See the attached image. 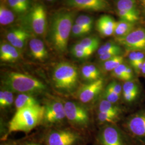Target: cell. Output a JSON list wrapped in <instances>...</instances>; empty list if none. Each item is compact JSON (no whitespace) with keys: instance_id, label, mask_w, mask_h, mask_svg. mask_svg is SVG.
Returning a JSON list of instances; mask_svg holds the SVG:
<instances>
[{"instance_id":"cell-7","label":"cell","mask_w":145,"mask_h":145,"mask_svg":"<svg viewBox=\"0 0 145 145\" xmlns=\"http://www.w3.org/2000/svg\"><path fill=\"white\" fill-rule=\"evenodd\" d=\"M81 138L78 134L69 130H55L47 135V145H75Z\"/></svg>"},{"instance_id":"cell-9","label":"cell","mask_w":145,"mask_h":145,"mask_svg":"<svg viewBox=\"0 0 145 145\" xmlns=\"http://www.w3.org/2000/svg\"><path fill=\"white\" fill-rule=\"evenodd\" d=\"M66 5L72 8L82 10L100 11L109 9L107 0H66Z\"/></svg>"},{"instance_id":"cell-33","label":"cell","mask_w":145,"mask_h":145,"mask_svg":"<svg viewBox=\"0 0 145 145\" xmlns=\"http://www.w3.org/2000/svg\"><path fill=\"white\" fill-rule=\"evenodd\" d=\"M117 15L121 20L127 21L132 23H135L139 20V17L131 14L129 12L122 10H117Z\"/></svg>"},{"instance_id":"cell-46","label":"cell","mask_w":145,"mask_h":145,"mask_svg":"<svg viewBox=\"0 0 145 145\" xmlns=\"http://www.w3.org/2000/svg\"><path fill=\"white\" fill-rule=\"evenodd\" d=\"M142 2H143V3H144L145 2V0H142Z\"/></svg>"},{"instance_id":"cell-30","label":"cell","mask_w":145,"mask_h":145,"mask_svg":"<svg viewBox=\"0 0 145 145\" xmlns=\"http://www.w3.org/2000/svg\"><path fill=\"white\" fill-rule=\"evenodd\" d=\"M75 23L91 31L93 26V20L90 16L82 15L76 18Z\"/></svg>"},{"instance_id":"cell-24","label":"cell","mask_w":145,"mask_h":145,"mask_svg":"<svg viewBox=\"0 0 145 145\" xmlns=\"http://www.w3.org/2000/svg\"><path fill=\"white\" fill-rule=\"evenodd\" d=\"M5 4L1 3L0 5V24L2 25H8L14 22L15 13Z\"/></svg>"},{"instance_id":"cell-5","label":"cell","mask_w":145,"mask_h":145,"mask_svg":"<svg viewBox=\"0 0 145 145\" xmlns=\"http://www.w3.org/2000/svg\"><path fill=\"white\" fill-rule=\"evenodd\" d=\"M28 22L31 30L38 36H44L47 31V13L45 7L36 3L29 11Z\"/></svg>"},{"instance_id":"cell-13","label":"cell","mask_w":145,"mask_h":145,"mask_svg":"<svg viewBox=\"0 0 145 145\" xmlns=\"http://www.w3.org/2000/svg\"><path fill=\"white\" fill-rule=\"evenodd\" d=\"M99 141L101 145H125L120 132L113 126H107L102 130Z\"/></svg>"},{"instance_id":"cell-6","label":"cell","mask_w":145,"mask_h":145,"mask_svg":"<svg viewBox=\"0 0 145 145\" xmlns=\"http://www.w3.org/2000/svg\"><path fill=\"white\" fill-rule=\"evenodd\" d=\"M117 42L127 50L133 51H145V29H135L124 37L116 38Z\"/></svg>"},{"instance_id":"cell-37","label":"cell","mask_w":145,"mask_h":145,"mask_svg":"<svg viewBox=\"0 0 145 145\" xmlns=\"http://www.w3.org/2000/svg\"><path fill=\"white\" fill-rule=\"evenodd\" d=\"M72 55L78 59H83L85 58L89 57L93 53L86 51H72Z\"/></svg>"},{"instance_id":"cell-3","label":"cell","mask_w":145,"mask_h":145,"mask_svg":"<svg viewBox=\"0 0 145 145\" xmlns=\"http://www.w3.org/2000/svg\"><path fill=\"white\" fill-rule=\"evenodd\" d=\"M3 83L9 89L21 93H38L46 89L45 85L39 80L20 72L8 73Z\"/></svg>"},{"instance_id":"cell-2","label":"cell","mask_w":145,"mask_h":145,"mask_svg":"<svg viewBox=\"0 0 145 145\" xmlns=\"http://www.w3.org/2000/svg\"><path fill=\"white\" fill-rule=\"evenodd\" d=\"M45 107L39 105L16 111L9 124V133L29 132L44 119Z\"/></svg>"},{"instance_id":"cell-38","label":"cell","mask_w":145,"mask_h":145,"mask_svg":"<svg viewBox=\"0 0 145 145\" xmlns=\"http://www.w3.org/2000/svg\"><path fill=\"white\" fill-rule=\"evenodd\" d=\"M120 53L118 52H109V53H105L102 55H101L99 56V59L100 61H106L107 60H108L109 59L114 57L117 56H119L120 55Z\"/></svg>"},{"instance_id":"cell-16","label":"cell","mask_w":145,"mask_h":145,"mask_svg":"<svg viewBox=\"0 0 145 145\" xmlns=\"http://www.w3.org/2000/svg\"><path fill=\"white\" fill-rule=\"evenodd\" d=\"M29 48L31 56L39 61H44L48 57V52L44 43L36 37L31 38L29 41Z\"/></svg>"},{"instance_id":"cell-17","label":"cell","mask_w":145,"mask_h":145,"mask_svg":"<svg viewBox=\"0 0 145 145\" xmlns=\"http://www.w3.org/2000/svg\"><path fill=\"white\" fill-rule=\"evenodd\" d=\"M20 57V50L9 42H1L0 46V59L1 61L5 62H15Z\"/></svg>"},{"instance_id":"cell-34","label":"cell","mask_w":145,"mask_h":145,"mask_svg":"<svg viewBox=\"0 0 145 145\" xmlns=\"http://www.w3.org/2000/svg\"><path fill=\"white\" fill-rule=\"evenodd\" d=\"M90 32L88 29L74 23L72 25L71 34L74 37H82L87 35Z\"/></svg>"},{"instance_id":"cell-43","label":"cell","mask_w":145,"mask_h":145,"mask_svg":"<svg viewBox=\"0 0 145 145\" xmlns=\"http://www.w3.org/2000/svg\"><path fill=\"white\" fill-rule=\"evenodd\" d=\"M6 1H7V0H1V3H5Z\"/></svg>"},{"instance_id":"cell-27","label":"cell","mask_w":145,"mask_h":145,"mask_svg":"<svg viewBox=\"0 0 145 145\" xmlns=\"http://www.w3.org/2000/svg\"><path fill=\"white\" fill-rule=\"evenodd\" d=\"M121 48L118 44L114 42H108L99 47L97 50V54L99 56L109 52H118L121 53Z\"/></svg>"},{"instance_id":"cell-25","label":"cell","mask_w":145,"mask_h":145,"mask_svg":"<svg viewBox=\"0 0 145 145\" xmlns=\"http://www.w3.org/2000/svg\"><path fill=\"white\" fill-rule=\"evenodd\" d=\"M117 10L126 11L137 16H139V11L135 0H117L116 3Z\"/></svg>"},{"instance_id":"cell-44","label":"cell","mask_w":145,"mask_h":145,"mask_svg":"<svg viewBox=\"0 0 145 145\" xmlns=\"http://www.w3.org/2000/svg\"><path fill=\"white\" fill-rule=\"evenodd\" d=\"M47 1H49V2H52V1H53L54 0H46Z\"/></svg>"},{"instance_id":"cell-1","label":"cell","mask_w":145,"mask_h":145,"mask_svg":"<svg viewBox=\"0 0 145 145\" xmlns=\"http://www.w3.org/2000/svg\"><path fill=\"white\" fill-rule=\"evenodd\" d=\"M74 18V12L68 10L57 12L51 17L47 35L52 46L58 52L63 53L67 50Z\"/></svg>"},{"instance_id":"cell-18","label":"cell","mask_w":145,"mask_h":145,"mask_svg":"<svg viewBox=\"0 0 145 145\" xmlns=\"http://www.w3.org/2000/svg\"><path fill=\"white\" fill-rule=\"evenodd\" d=\"M123 94L126 102H132L139 94V87L132 80L126 81L123 86Z\"/></svg>"},{"instance_id":"cell-32","label":"cell","mask_w":145,"mask_h":145,"mask_svg":"<svg viewBox=\"0 0 145 145\" xmlns=\"http://www.w3.org/2000/svg\"><path fill=\"white\" fill-rule=\"evenodd\" d=\"M9 8L16 14L22 15L27 12L20 0H7Z\"/></svg>"},{"instance_id":"cell-36","label":"cell","mask_w":145,"mask_h":145,"mask_svg":"<svg viewBox=\"0 0 145 145\" xmlns=\"http://www.w3.org/2000/svg\"><path fill=\"white\" fill-rule=\"evenodd\" d=\"M105 97L107 101L112 103H114L119 100L120 96L118 94L114 93L112 90L106 87L105 92Z\"/></svg>"},{"instance_id":"cell-15","label":"cell","mask_w":145,"mask_h":145,"mask_svg":"<svg viewBox=\"0 0 145 145\" xmlns=\"http://www.w3.org/2000/svg\"><path fill=\"white\" fill-rule=\"evenodd\" d=\"M130 132L139 137H145V114H135L128 121Z\"/></svg>"},{"instance_id":"cell-20","label":"cell","mask_w":145,"mask_h":145,"mask_svg":"<svg viewBox=\"0 0 145 145\" xmlns=\"http://www.w3.org/2000/svg\"><path fill=\"white\" fill-rule=\"evenodd\" d=\"M81 75L84 80L93 82L100 78V72L97 67L93 64L88 63L82 66Z\"/></svg>"},{"instance_id":"cell-39","label":"cell","mask_w":145,"mask_h":145,"mask_svg":"<svg viewBox=\"0 0 145 145\" xmlns=\"http://www.w3.org/2000/svg\"><path fill=\"white\" fill-rule=\"evenodd\" d=\"M107 87L112 90L114 93L120 95L122 91V87L119 84L117 83L116 82H112L111 83L109 84Z\"/></svg>"},{"instance_id":"cell-4","label":"cell","mask_w":145,"mask_h":145,"mask_svg":"<svg viewBox=\"0 0 145 145\" xmlns=\"http://www.w3.org/2000/svg\"><path fill=\"white\" fill-rule=\"evenodd\" d=\"M78 72L76 67L68 62H61L56 66L53 74V80L58 89L72 90L78 83Z\"/></svg>"},{"instance_id":"cell-35","label":"cell","mask_w":145,"mask_h":145,"mask_svg":"<svg viewBox=\"0 0 145 145\" xmlns=\"http://www.w3.org/2000/svg\"><path fill=\"white\" fill-rule=\"evenodd\" d=\"M118 116V114H117L99 112L98 118L99 120L102 123H113Z\"/></svg>"},{"instance_id":"cell-8","label":"cell","mask_w":145,"mask_h":145,"mask_svg":"<svg viewBox=\"0 0 145 145\" xmlns=\"http://www.w3.org/2000/svg\"><path fill=\"white\" fill-rule=\"evenodd\" d=\"M64 108L66 117L72 123L78 125L88 124V112L82 106L72 102H67L64 104Z\"/></svg>"},{"instance_id":"cell-28","label":"cell","mask_w":145,"mask_h":145,"mask_svg":"<svg viewBox=\"0 0 145 145\" xmlns=\"http://www.w3.org/2000/svg\"><path fill=\"white\" fill-rule=\"evenodd\" d=\"M78 42L84 47L95 51L99 48V39L96 36L88 37L83 38Z\"/></svg>"},{"instance_id":"cell-21","label":"cell","mask_w":145,"mask_h":145,"mask_svg":"<svg viewBox=\"0 0 145 145\" xmlns=\"http://www.w3.org/2000/svg\"><path fill=\"white\" fill-rule=\"evenodd\" d=\"M134 29L135 23L120 20L116 22L114 35L116 37V38L124 37L130 33Z\"/></svg>"},{"instance_id":"cell-42","label":"cell","mask_w":145,"mask_h":145,"mask_svg":"<svg viewBox=\"0 0 145 145\" xmlns=\"http://www.w3.org/2000/svg\"><path fill=\"white\" fill-rule=\"evenodd\" d=\"M40 145L39 144L37 143H35V142H27L26 144H24V145Z\"/></svg>"},{"instance_id":"cell-11","label":"cell","mask_w":145,"mask_h":145,"mask_svg":"<svg viewBox=\"0 0 145 145\" xmlns=\"http://www.w3.org/2000/svg\"><path fill=\"white\" fill-rule=\"evenodd\" d=\"M30 37L29 32L22 27L11 29L6 35L8 42L20 51L24 47L27 40Z\"/></svg>"},{"instance_id":"cell-22","label":"cell","mask_w":145,"mask_h":145,"mask_svg":"<svg viewBox=\"0 0 145 145\" xmlns=\"http://www.w3.org/2000/svg\"><path fill=\"white\" fill-rule=\"evenodd\" d=\"M145 54L139 51H131L129 55V60L130 65L137 72H140L145 61Z\"/></svg>"},{"instance_id":"cell-31","label":"cell","mask_w":145,"mask_h":145,"mask_svg":"<svg viewBox=\"0 0 145 145\" xmlns=\"http://www.w3.org/2000/svg\"><path fill=\"white\" fill-rule=\"evenodd\" d=\"M99 112L119 114V109L106 99L102 101L99 105Z\"/></svg>"},{"instance_id":"cell-45","label":"cell","mask_w":145,"mask_h":145,"mask_svg":"<svg viewBox=\"0 0 145 145\" xmlns=\"http://www.w3.org/2000/svg\"><path fill=\"white\" fill-rule=\"evenodd\" d=\"M144 3V8H145V2L144 3Z\"/></svg>"},{"instance_id":"cell-41","label":"cell","mask_w":145,"mask_h":145,"mask_svg":"<svg viewBox=\"0 0 145 145\" xmlns=\"http://www.w3.org/2000/svg\"><path fill=\"white\" fill-rule=\"evenodd\" d=\"M141 72L145 75V60L144 62V63H143V66H142V67Z\"/></svg>"},{"instance_id":"cell-26","label":"cell","mask_w":145,"mask_h":145,"mask_svg":"<svg viewBox=\"0 0 145 145\" xmlns=\"http://www.w3.org/2000/svg\"><path fill=\"white\" fill-rule=\"evenodd\" d=\"M124 57L123 56L119 55L112 57L108 60L103 62V67L104 70L107 72H112L114 69L118 67L119 65L124 62Z\"/></svg>"},{"instance_id":"cell-12","label":"cell","mask_w":145,"mask_h":145,"mask_svg":"<svg viewBox=\"0 0 145 145\" xmlns=\"http://www.w3.org/2000/svg\"><path fill=\"white\" fill-rule=\"evenodd\" d=\"M66 117L64 105L59 102H54L48 105L45 109L44 119L48 124L57 123Z\"/></svg>"},{"instance_id":"cell-19","label":"cell","mask_w":145,"mask_h":145,"mask_svg":"<svg viewBox=\"0 0 145 145\" xmlns=\"http://www.w3.org/2000/svg\"><path fill=\"white\" fill-rule=\"evenodd\" d=\"M112 75L122 81H131L133 77V70L130 66L123 63L112 72Z\"/></svg>"},{"instance_id":"cell-29","label":"cell","mask_w":145,"mask_h":145,"mask_svg":"<svg viewBox=\"0 0 145 145\" xmlns=\"http://www.w3.org/2000/svg\"><path fill=\"white\" fill-rule=\"evenodd\" d=\"M14 96L12 92L9 90L0 91V106L1 108L10 106L13 103Z\"/></svg>"},{"instance_id":"cell-10","label":"cell","mask_w":145,"mask_h":145,"mask_svg":"<svg viewBox=\"0 0 145 145\" xmlns=\"http://www.w3.org/2000/svg\"><path fill=\"white\" fill-rule=\"evenodd\" d=\"M103 85L102 78L84 85L78 91V98L82 103L89 102L101 92Z\"/></svg>"},{"instance_id":"cell-23","label":"cell","mask_w":145,"mask_h":145,"mask_svg":"<svg viewBox=\"0 0 145 145\" xmlns=\"http://www.w3.org/2000/svg\"><path fill=\"white\" fill-rule=\"evenodd\" d=\"M15 104L17 110L39 105L36 99L26 93L19 94L16 99Z\"/></svg>"},{"instance_id":"cell-40","label":"cell","mask_w":145,"mask_h":145,"mask_svg":"<svg viewBox=\"0 0 145 145\" xmlns=\"http://www.w3.org/2000/svg\"><path fill=\"white\" fill-rule=\"evenodd\" d=\"M17 143L16 141H8L6 142L5 143H2L1 144V145H16Z\"/></svg>"},{"instance_id":"cell-14","label":"cell","mask_w":145,"mask_h":145,"mask_svg":"<svg viewBox=\"0 0 145 145\" xmlns=\"http://www.w3.org/2000/svg\"><path fill=\"white\" fill-rule=\"evenodd\" d=\"M116 22L110 16L102 15L96 22V29L102 36H111L114 34Z\"/></svg>"}]
</instances>
